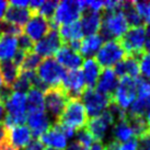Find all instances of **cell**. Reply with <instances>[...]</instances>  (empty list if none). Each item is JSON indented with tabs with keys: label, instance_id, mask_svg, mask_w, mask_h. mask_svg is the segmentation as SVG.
Wrapping results in <instances>:
<instances>
[{
	"label": "cell",
	"instance_id": "1",
	"mask_svg": "<svg viewBox=\"0 0 150 150\" xmlns=\"http://www.w3.org/2000/svg\"><path fill=\"white\" fill-rule=\"evenodd\" d=\"M102 24L100 29V35L103 41H112L120 38L129 29L127 21L121 10L114 12H104L102 14Z\"/></svg>",
	"mask_w": 150,
	"mask_h": 150
},
{
	"label": "cell",
	"instance_id": "2",
	"mask_svg": "<svg viewBox=\"0 0 150 150\" xmlns=\"http://www.w3.org/2000/svg\"><path fill=\"white\" fill-rule=\"evenodd\" d=\"M84 11L83 1H77V0H64L57 4V8L50 25L53 29H57L58 25L70 24L74 22L79 21L82 13Z\"/></svg>",
	"mask_w": 150,
	"mask_h": 150
},
{
	"label": "cell",
	"instance_id": "3",
	"mask_svg": "<svg viewBox=\"0 0 150 150\" xmlns=\"http://www.w3.org/2000/svg\"><path fill=\"white\" fill-rule=\"evenodd\" d=\"M36 70V76L38 77V79L48 88L62 87L67 74L66 69L63 66H60L57 63V60L53 57L42 60Z\"/></svg>",
	"mask_w": 150,
	"mask_h": 150
},
{
	"label": "cell",
	"instance_id": "4",
	"mask_svg": "<svg viewBox=\"0 0 150 150\" xmlns=\"http://www.w3.org/2000/svg\"><path fill=\"white\" fill-rule=\"evenodd\" d=\"M146 28L147 25L145 24L136 28H129L127 32L118 40L123 48L125 50L127 56H132L139 59V57L146 52L145 50Z\"/></svg>",
	"mask_w": 150,
	"mask_h": 150
},
{
	"label": "cell",
	"instance_id": "5",
	"mask_svg": "<svg viewBox=\"0 0 150 150\" xmlns=\"http://www.w3.org/2000/svg\"><path fill=\"white\" fill-rule=\"evenodd\" d=\"M58 122L64 125L72 127L74 129H76V132L81 128H84L88 123V115L81 100L68 101Z\"/></svg>",
	"mask_w": 150,
	"mask_h": 150
},
{
	"label": "cell",
	"instance_id": "6",
	"mask_svg": "<svg viewBox=\"0 0 150 150\" xmlns=\"http://www.w3.org/2000/svg\"><path fill=\"white\" fill-rule=\"evenodd\" d=\"M126 54L125 50L123 48L121 42L118 40H112L105 42L96 55V60L101 66L102 69L111 68L115 66L117 63L125 58Z\"/></svg>",
	"mask_w": 150,
	"mask_h": 150
},
{
	"label": "cell",
	"instance_id": "7",
	"mask_svg": "<svg viewBox=\"0 0 150 150\" xmlns=\"http://www.w3.org/2000/svg\"><path fill=\"white\" fill-rule=\"evenodd\" d=\"M68 101L69 99L67 96L66 92L64 91L63 87L50 88L44 93L45 112L46 114L50 115L54 123L59 121Z\"/></svg>",
	"mask_w": 150,
	"mask_h": 150
},
{
	"label": "cell",
	"instance_id": "8",
	"mask_svg": "<svg viewBox=\"0 0 150 150\" xmlns=\"http://www.w3.org/2000/svg\"><path fill=\"white\" fill-rule=\"evenodd\" d=\"M80 100L83 103L87 115L90 118L101 115L112 103V98L98 92L94 88H87Z\"/></svg>",
	"mask_w": 150,
	"mask_h": 150
},
{
	"label": "cell",
	"instance_id": "9",
	"mask_svg": "<svg viewBox=\"0 0 150 150\" xmlns=\"http://www.w3.org/2000/svg\"><path fill=\"white\" fill-rule=\"evenodd\" d=\"M136 96H137L136 79L125 76L118 80L116 90L112 96V102L126 111V108H128L133 104L134 101L136 100Z\"/></svg>",
	"mask_w": 150,
	"mask_h": 150
},
{
	"label": "cell",
	"instance_id": "10",
	"mask_svg": "<svg viewBox=\"0 0 150 150\" xmlns=\"http://www.w3.org/2000/svg\"><path fill=\"white\" fill-rule=\"evenodd\" d=\"M137 96L129 106L128 114L146 116L150 112V81L145 78H136Z\"/></svg>",
	"mask_w": 150,
	"mask_h": 150
},
{
	"label": "cell",
	"instance_id": "11",
	"mask_svg": "<svg viewBox=\"0 0 150 150\" xmlns=\"http://www.w3.org/2000/svg\"><path fill=\"white\" fill-rule=\"evenodd\" d=\"M63 41L59 36L58 30L52 29L43 38L36 43H34L33 52H35L38 56L50 58L57 53V50L63 46Z\"/></svg>",
	"mask_w": 150,
	"mask_h": 150
},
{
	"label": "cell",
	"instance_id": "12",
	"mask_svg": "<svg viewBox=\"0 0 150 150\" xmlns=\"http://www.w3.org/2000/svg\"><path fill=\"white\" fill-rule=\"evenodd\" d=\"M62 87L69 100H80L82 93L87 89L81 70L77 69L67 71Z\"/></svg>",
	"mask_w": 150,
	"mask_h": 150
},
{
	"label": "cell",
	"instance_id": "13",
	"mask_svg": "<svg viewBox=\"0 0 150 150\" xmlns=\"http://www.w3.org/2000/svg\"><path fill=\"white\" fill-rule=\"evenodd\" d=\"M52 29L53 28L48 20H46L45 18L40 16L38 13L32 12L30 20L24 25L23 32L25 33L24 35H26L32 42L36 43L44 38Z\"/></svg>",
	"mask_w": 150,
	"mask_h": 150
},
{
	"label": "cell",
	"instance_id": "14",
	"mask_svg": "<svg viewBox=\"0 0 150 150\" xmlns=\"http://www.w3.org/2000/svg\"><path fill=\"white\" fill-rule=\"evenodd\" d=\"M114 124H115L114 118L111 115V113L108 111H104L99 116L92 117L90 120H88L86 127L89 130V133L92 135L94 142H102V140L104 139L105 135L108 133V128Z\"/></svg>",
	"mask_w": 150,
	"mask_h": 150
},
{
	"label": "cell",
	"instance_id": "15",
	"mask_svg": "<svg viewBox=\"0 0 150 150\" xmlns=\"http://www.w3.org/2000/svg\"><path fill=\"white\" fill-rule=\"evenodd\" d=\"M57 63L68 70H77L83 64V57L80 55L79 52L71 50L69 46L63 44V46L56 53Z\"/></svg>",
	"mask_w": 150,
	"mask_h": 150
},
{
	"label": "cell",
	"instance_id": "16",
	"mask_svg": "<svg viewBox=\"0 0 150 150\" xmlns=\"http://www.w3.org/2000/svg\"><path fill=\"white\" fill-rule=\"evenodd\" d=\"M118 84V77L114 72L113 68H104L102 69L99 79L96 81L94 89L104 96L112 98Z\"/></svg>",
	"mask_w": 150,
	"mask_h": 150
},
{
	"label": "cell",
	"instance_id": "17",
	"mask_svg": "<svg viewBox=\"0 0 150 150\" xmlns=\"http://www.w3.org/2000/svg\"><path fill=\"white\" fill-rule=\"evenodd\" d=\"M26 123L28 127L31 130L32 137L40 138L43 134H45L50 127L52 126L50 120L46 112H38V113H32L26 116Z\"/></svg>",
	"mask_w": 150,
	"mask_h": 150
},
{
	"label": "cell",
	"instance_id": "18",
	"mask_svg": "<svg viewBox=\"0 0 150 150\" xmlns=\"http://www.w3.org/2000/svg\"><path fill=\"white\" fill-rule=\"evenodd\" d=\"M4 110L7 115L13 117H26V94L21 92H14L6 100Z\"/></svg>",
	"mask_w": 150,
	"mask_h": 150
},
{
	"label": "cell",
	"instance_id": "19",
	"mask_svg": "<svg viewBox=\"0 0 150 150\" xmlns=\"http://www.w3.org/2000/svg\"><path fill=\"white\" fill-rule=\"evenodd\" d=\"M8 142L17 150L24 149L32 142L31 130L25 125H19L8 129Z\"/></svg>",
	"mask_w": 150,
	"mask_h": 150
},
{
	"label": "cell",
	"instance_id": "20",
	"mask_svg": "<svg viewBox=\"0 0 150 150\" xmlns=\"http://www.w3.org/2000/svg\"><path fill=\"white\" fill-rule=\"evenodd\" d=\"M79 21L82 28L83 35L89 36V35L98 34L102 24V13L84 10Z\"/></svg>",
	"mask_w": 150,
	"mask_h": 150
},
{
	"label": "cell",
	"instance_id": "21",
	"mask_svg": "<svg viewBox=\"0 0 150 150\" xmlns=\"http://www.w3.org/2000/svg\"><path fill=\"white\" fill-rule=\"evenodd\" d=\"M42 145L47 148H53L56 150H65L67 147V138L59 132L55 126H50V129L40 137Z\"/></svg>",
	"mask_w": 150,
	"mask_h": 150
},
{
	"label": "cell",
	"instance_id": "22",
	"mask_svg": "<svg viewBox=\"0 0 150 150\" xmlns=\"http://www.w3.org/2000/svg\"><path fill=\"white\" fill-rule=\"evenodd\" d=\"M113 70L120 78L128 76L133 79H136L139 77V74H140L138 59L132 57V56H126L123 60H121L120 63H117L114 66Z\"/></svg>",
	"mask_w": 150,
	"mask_h": 150
},
{
	"label": "cell",
	"instance_id": "23",
	"mask_svg": "<svg viewBox=\"0 0 150 150\" xmlns=\"http://www.w3.org/2000/svg\"><path fill=\"white\" fill-rule=\"evenodd\" d=\"M82 75L87 88H94L102 72V68L94 58L86 59L82 64Z\"/></svg>",
	"mask_w": 150,
	"mask_h": 150
},
{
	"label": "cell",
	"instance_id": "24",
	"mask_svg": "<svg viewBox=\"0 0 150 150\" xmlns=\"http://www.w3.org/2000/svg\"><path fill=\"white\" fill-rule=\"evenodd\" d=\"M31 16H32V12L29 8H17V7L10 6L8 2V8L4 14V20L22 28L30 20Z\"/></svg>",
	"mask_w": 150,
	"mask_h": 150
},
{
	"label": "cell",
	"instance_id": "25",
	"mask_svg": "<svg viewBox=\"0 0 150 150\" xmlns=\"http://www.w3.org/2000/svg\"><path fill=\"white\" fill-rule=\"evenodd\" d=\"M102 45H103V40L99 34L89 35L83 38V40L81 41L79 53L83 58L84 57H87V59L93 58V56H96Z\"/></svg>",
	"mask_w": 150,
	"mask_h": 150
},
{
	"label": "cell",
	"instance_id": "26",
	"mask_svg": "<svg viewBox=\"0 0 150 150\" xmlns=\"http://www.w3.org/2000/svg\"><path fill=\"white\" fill-rule=\"evenodd\" d=\"M58 33L64 44L74 42V41H82L84 38L80 21L74 22L70 24L60 25L58 29Z\"/></svg>",
	"mask_w": 150,
	"mask_h": 150
},
{
	"label": "cell",
	"instance_id": "27",
	"mask_svg": "<svg viewBox=\"0 0 150 150\" xmlns=\"http://www.w3.org/2000/svg\"><path fill=\"white\" fill-rule=\"evenodd\" d=\"M18 52V38L4 35L0 36V62L12 60Z\"/></svg>",
	"mask_w": 150,
	"mask_h": 150
},
{
	"label": "cell",
	"instance_id": "28",
	"mask_svg": "<svg viewBox=\"0 0 150 150\" xmlns=\"http://www.w3.org/2000/svg\"><path fill=\"white\" fill-rule=\"evenodd\" d=\"M45 111L44 93L38 89L32 88L26 94V112L28 114Z\"/></svg>",
	"mask_w": 150,
	"mask_h": 150
},
{
	"label": "cell",
	"instance_id": "29",
	"mask_svg": "<svg viewBox=\"0 0 150 150\" xmlns=\"http://www.w3.org/2000/svg\"><path fill=\"white\" fill-rule=\"evenodd\" d=\"M0 72L2 76L4 86L12 89L13 83L20 75V69L12 63V60L0 62Z\"/></svg>",
	"mask_w": 150,
	"mask_h": 150
},
{
	"label": "cell",
	"instance_id": "30",
	"mask_svg": "<svg viewBox=\"0 0 150 150\" xmlns=\"http://www.w3.org/2000/svg\"><path fill=\"white\" fill-rule=\"evenodd\" d=\"M121 11L124 14L128 26L136 28V26L144 25V21H142V17L139 16L138 11L136 10L134 1H123Z\"/></svg>",
	"mask_w": 150,
	"mask_h": 150
},
{
	"label": "cell",
	"instance_id": "31",
	"mask_svg": "<svg viewBox=\"0 0 150 150\" xmlns=\"http://www.w3.org/2000/svg\"><path fill=\"white\" fill-rule=\"evenodd\" d=\"M112 134H113V137L114 139L113 140H115L117 142H125L127 140H129L130 138L134 137V133L132 128H130V126L128 125V123L127 121H120L115 123L114 124V127H113V130H112Z\"/></svg>",
	"mask_w": 150,
	"mask_h": 150
},
{
	"label": "cell",
	"instance_id": "32",
	"mask_svg": "<svg viewBox=\"0 0 150 150\" xmlns=\"http://www.w3.org/2000/svg\"><path fill=\"white\" fill-rule=\"evenodd\" d=\"M42 63V57L31 50L25 54V57L20 67V71H35Z\"/></svg>",
	"mask_w": 150,
	"mask_h": 150
},
{
	"label": "cell",
	"instance_id": "33",
	"mask_svg": "<svg viewBox=\"0 0 150 150\" xmlns=\"http://www.w3.org/2000/svg\"><path fill=\"white\" fill-rule=\"evenodd\" d=\"M22 34H23V29L22 28L12 24L10 22L6 21V20H1L0 21V36L10 35V36L19 38Z\"/></svg>",
	"mask_w": 150,
	"mask_h": 150
},
{
	"label": "cell",
	"instance_id": "34",
	"mask_svg": "<svg viewBox=\"0 0 150 150\" xmlns=\"http://www.w3.org/2000/svg\"><path fill=\"white\" fill-rule=\"evenodd\" d=\"M57 4H58V1H56V0L44 1L36 13L42 16L43 18H45L46 20L52 21V19L55 14V11H56V8H57Z\"/></svg>",
	"mask_w": 150,
	"mask_h": 150
},
{
	"label": "cell",
	"instance_id": "35",
	"mask_svg": "<svg viewBox=\"0 0 150 150\" xmlns=\"http://www.w3.org/2000/svg\"><path fill=\"white\" fill-rule=\"evenodd\" d=\"M134 4L142 17L144 24L150 26V1H134Z\"/></svg>",
	"mask_w": 150,
	"mask_h": 150
},
{
	"label": "cell",
	"instance_id": "36",
	"mask_svg": "<svg viewBox=\"0 0 150 150\" xmlns=\"http://www.w3.org/2000/svg\"><path fill=\"white\" fill-rule=\"evenodd\" d=\"M76 137H77V140L79 144H81L82 146H84L88 150L90 149V147L93 145L94 142V139L92 137V135L89 133V130L87 129V127L84 128H81L79 130L76 132Z\"/></svg>",
	"mask_w": 150,
	"mask_h": 150
},
{
	"label": "cell",
	"instance_id": "37",
	"mask_svg": "<svg viewBox=\"0 0 150 150\" xmlns=\"http://www.w3.org/2000/svg\"><path fill=\"white\" fill-rule=\"evenodd\" d=\"M139 71L145 78H150V52H145L138 59Z\"/></svg>",
	"mask_w": 150,
	"mask_h": 150
},
{
	"label": "cell",
	"instance_id": "38",
	"mask_svg": "<svg viewBox=\"0 0 150 150\" xmlns=\"http://www.w3.org/2000/svg\"><path fill=\"white\" fill-rule=\"evenodd\" d=\"M18 46L20 47V50H23V52H25V53H28V52L33 50L34 43L32 42L26 35L22 34V35H20V36L18 38Z\"/></svg>",
	"mask_w": 150,
	"mask_h": 150
},
{
	"label": "cell",
	"instance_id": "39",
	"mask_svg": "<svg viewBox=\"0 0 150 150\" xmlns=\"http://www.w3.org/2000/svg\"><path fill=\"white\" fill-rule=\"evenodd\" d=\"M138 148V139L137 138H130L129 140L120 144V150H137Z\"/></svg>",
	"mask_w": 150,
	"mask_h": 150
},
{
	"label": "cell",
	"instance_id": "40",
	"mask_svg": "<svg viewBox=\"0 0 150 150\" xmlns=\"http://www.w3.org/2000/svg\"><path fill=\"white\" fill-rule=\"evenodd\" d=\"M137 150H150V135L139 139Z\"/></svg>",
	"mask_w": 150,
	"mask_h": 150
},
{
	"label": "cell",
	"instance_id": "41",
	"mask_svg": "<svg viewBox=\"0 0 150 150\" xmlns=\"http://www.w3.org/2000/svg\"><path fill=\"white\" fill-rule=\"evenodd\" d=\"M23 150H44V146L38 139H35V140H32L30 142Z\"/></svg>",
	"mask_w": 150,
	"mask_h": 150
},
{
	"label": "cell",
	"instance_id": "42",
	"mask_svg": "<svg viewBox=\"0 0 150 150\" xmlns=\"http://www.w3.org/2000/svg\"><path fill=\"white\" fill-rule=\"evenodd\" d=\"M8 140V128L4 125L2 122H0V144Z\"/></svg>",
	"mask_w": 150,
	"mask_h": 150
},
{
	"label": "cell",
	"instance_id": "43",
	"mask_svg": "<svg viewBox=\"0 0 150 150\" xmlns=\"http://www.w3.org/2000/svg\"><path fill=\"white\" fill-rule=\"evenodd\" d=\"M9 4L17 8H29V1L25 0H12L9 2Z\"/></svg>",
	"mask_w": 150,
	"mask_h": 150
},
{
	"label": "cell",
	"instance_id": "44",
	"mask_svg": "<svg viewBox=\"0 0 150 150\" xmlns=\"http://www.w3.org/2000/svg\"><path fill=\"white\" fill-rule=\"evenodd\" d=\"M65 150H88V149L84 146H82L81 144H79L78 142L75 140V142H71L70 145H68Z\"/></svg>",
	"mask_w": 150,
	"mask_h": 150
},
{
	"label": "cell",
	"instance_id": "45",
	"mask_svg": "<svg viewBox=\"0 0 150 150\" xmlns=\"http://www.w3.org/2000/svg\"><path fill=\"white\" fill-rule=\"evenodd\" d=\"M104 150H120V142H115V140H111L104 147Z\"/></svg>",
	"mask_w": 150,
	"mask_h": 150
},
{
	"label": "cell",
	"instance_id": "46",
	"mask_svg": "<svg viewBox=\"0 0 150 150\" xmlns=\"http://www.w3.org/2000/svg\"><path fill=\"white\" fill-rule=\"evenodd\" d=\"M7 8H8V2H7V1L0 0V21H1L2 18L4 17L6 11H7Z\"/></svg>",
	"mask_w": 150,
	"mask_h": 150
},
{
	"label": "cell",
	"instance_id": "47",
	"mask_svg": "<svg viewBox=\"0 0 150 150\" xmlns=\"http://www.w3.org/2000/svg\"><path fill=\"white\" fill-rule=\"evenodd\" d=\"M145 50L150 52V26L146 28V42H145Z\"/></svg>",
	"mask_w": 150,
	"mask_h": 150
},
{
	"label": "cell",
	"instance_id": "48",
	"mask_svg": "<svg viewBox=\"0 0 150 150\" xmlns=\"http://www.w3.org/2000/svg\"><path fill=\"white\" fill-rule=\"evenodd\" d=\"M89 150H104V147H103V145H102V142H93V145L90 147V149Z\"/></svg>",
	"mask_w": 150,
	"mask_h": 150
},
{
	"label": "cell",
	"instance_id": "49",
	"mask_svg": "<svg viewBox=\"0 0 150 150\" xmlns=\"http://www.w3.org/2000/svg\"><path fill=\"white\" fill-rule=\"evenodd\" d=\"M4 102L2 101H0V122L4 120Z\"/></svg>",
	"mask_w": 150,
	"mask_h": 150
},
{
	"label": "cell",
	"instance_id": "50",
	"mask_svg": "<svg viewBox=\"0 0 150 150\" xmlns=\"http://www.w3.org/2000/svg\"><path fill=\"white\" fill-rule=\"evenodd\" d=\"M2 86H4V79H2V76H1V72H0V88L2 87Z\"/></svg>",
	"mask_w": 150,
	"mask_h": 150
},
{
	"label": "cell",
	"instance_id": "51",
	"mask_svg": "<svg viewBox=\"0 0 150 150\" xmlns=\"http://www.w3.org/2000/svg\"><path fill=\"white\" fill-rule=\"evenodd\" d=\"M44 150H56V149H53V148H46V149Z\"/></svg>",
	"mask_w": 150,
	"mask_h": 150
}]
</instances>
